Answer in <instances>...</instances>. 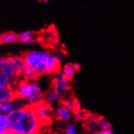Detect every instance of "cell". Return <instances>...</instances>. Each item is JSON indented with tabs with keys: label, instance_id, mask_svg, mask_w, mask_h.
Returning a JSON list of instances; mask_svg holds the SVG:
<instances>
[{
	"label": "cell",
	"instance_id": "obj_15",
	"mask_svg": "<svg viewBox=\"0 0 134 134\" xmlns=\"http://www.w3.org/2000/svg\"><path fill=\"white\" fill-rule=\"evenodd\" d=\"M39 77V76L34 72V70H32L29 68H25V69L24 70V72L21 75V78L24 80L27 81H36L37 79Z\"/></svg>",
	"mask_w": 134,
	"mask_h": 134
},
{
	"label": "cell",
	"instance_id": "obj_14",
	"mask_svg": "<svg viewBox=\"0 0 134 134\" xmlns=\"http://www.w3.org/2000/svg\"><path fill=\"white\" fill-rule=\"evenodd\" d=\"M17 107H18V106L15 101L1 104L0 105V114L9 115L11 112H12L14 110L16 109Z\"/></svg>",
	"mask_w": 134,
	"mask_h": 134
},
{
	"label": "cell",
	"instance_id": "obj_3",
	"mask_svg": "<svg viewBox=\"0 0 134 134\" xmlns=\"http://www.w3.org/2000/svg\"><path fill=\"white\" fill-rule=\"evenodd\" d=\"M14 89L16 98L25 101L28 105L34 106L44 99L45 92L36 81L20 79L14 86Z\"/></svg>",
	"mask_w": 134,
	"mask_h": 134
},
{
	"label": "cell",
	"instance_id": "obj_22",
	"mask_svg": "<svg viewBox=\"0 0 134 134\" xmlns=\"http://www.w3.org/2000/svg\"><path fill=\"white\" fill-rule=\"evenodd\" d=\"M83 111L82 110V105L80 102H79L77 99L75 100V107H74V111H73V114L76 113V112H79V111Z\"/></svg>",
	"mask_w": 134,
	"mask_h": 134
},
{
	"label": "cell",
	"instance_id": "obj_1",
	"mask_svg": "<svg viewBox=\"0 0 134 134\" xmlns=\"http://www.w3.org/2000/svg\"><path fill=\"white\" fill-rule=\"evenodd\" d=\"M7 116L9 129L14 134H38L43 127L34 107L30 105L17 107Z\"/></svg>",
	"mask_w": 134,
	"mask_h": 134
},
{
	"label": "cell",
	"instance_id": "obj_24",
	"mask_svg": "<svg viewBox=\"0 0 134 134\" xmlns=\"http://www.w3.org/2000/svg\"><path fill=\"white\" fill-rule=\"evenodd\" d=\"M73 66H74L75 69L76 70V72H78V71H80L81 66H80V64H78V63H73Z\"/></svg>",
	"mask_w": 134,
	"mask_h": 134
},
{
	"label": "cell",
	"instance_id": "obj_9",
	"mask_svg": "<svg viewBox=\"0 0 134 134\" xmlns=\"http://www.w3.org/2000/svg\"><path fill=\"white\" fill-rule=\"evenodd\" d=\"M16 94L13 86L0 87V105L15 100Z\"/></svg>",
	"mask_w": 134,
	"mask_h": 134
},
{
	"label": "cell",
	"instance_id": "obj_23",
	"mask_svg": "<svg viewBox=\"0 0 134 134\" xmlns=\"http://www.w3.org/2000/svg\"><path fill=\"white\" fill-rule=\"evenodd\" d=\"M96 134H114L111 129H105V130H100L96 132Z\"/></svg>",
	"mask_w": 134,
	"mask_h": 134
},
{
	"label": "cell",
	"instance_id": "obj_12",
	"mask_svg": "<svg viewBox=\"0 0 134 134\" xmlns=\"http://www.w3.org/2000/svg\"><path fill=\"white\" fill-rule=\"evenodd\" d=\"M18 42V34L14 32H7L2 34L1 43L3 44H13Z\"/></svg>",
	"mask_w": 134,
	"mask_h": 134
},
{
	"label": "cell",
	"instance_id": "obj_11",
	"mask_svg": "<svg viewBox=\"0 0 134 134\" xmlns=\"http://www.w3.org/2000/svg\"><path fill=\"white\" fill-rule=\"evenodd\" d=\"M38 36L33 31L26 30L18 34V42L24 45H33L38 41Z\"/></svg>",
	"mask_w": 134,
	"mask_h": 134
},
{
	"label": "cell",
	"instance_id": "obj_4",
	"mask_svg": "<svg viewBox=\"0 0 134 134\" xmlns=\"http://www.w3.org/2000/svg\"><path fill=\"white\" fill-rule=\"evenodd\" d=\"M20 79L15 75L10 65L8 57L0 58V87L15 85Z\"/></svg>",
	"mask_w": 134,
	"mask_h": 134
},
{
	"label": "cell",
	"instance_id": "obj_8",
	"mask_svg": "<svg viewBox=\"0 0 134 134\" xmlns=\"http://www.w3.org/2000/svg\"><path fill=\"white\" fill-rule=\"evenodd\" d=\"M72 115L73 113L68 111L67 108H65L61 104V102L56 107H54V109H53V116L58 120L64 122L69 121L72 119Z\"/></svg>",
	"mask_w": 134,
	"mask_h": 134
},
{
	"label": "cell",
	"instance_id": "obj_2",
	"mask_svg": "<svg viewBox=\"0 0 134 134\" xmlns=\"http://www.w3.org/2000/svg\"><path fill=\"white\" fill-rule=\"evenodd\" d=\"M27 68H29L40 76L55 75L59 72L61 62L55 59L53 52L45 49H33L23 54Z\"/></svg>",
	"mask_w": 134,
	"mask_h": 134
},
{
	"label": "cell",
	"instance_id": "obj_29",
	"mask_svg": "<svg viewBox=\"0 0 134 134\" xmlns=\"http://www.w3.org/2000/svg\"><path fill=\"white\" fill-rule=\"evenodd\" d=\"M38 134H40V133H38Z\"/></svg>",
	"mask_w": 134,
	"mask_h": 134
},
{
	"label": "cell",
	"instance_id": "obj_6",
	"mask_svg": "<svg viewBox=\"0 0 134 134\" xmlns=\"http://www.w3.org/2000/svg\"><path fill=\"white\" fill-rule=\"evenodd\" d=\"M51 87L56 92L64 95L71 88V80L67 78L61 72L54 76L51 81Z\"/></svg>",
	"mask_w": 134,
	"mask_h": 134
},
{
	"label": "cell",
	"instance_id": "obj_25",
	"mask_svg": "<svg viewBox=\"0 0 134 134\" xmlns=\"http://www.w3.org/2000/svg\"><path fill=\"white\" fill-rule=\"evenodd\" d=\"M3 134H14V132H12L10 129H8V130H7L6 132H4Z\"/></svg>",
	"mask_w": 134,
	"mask_h": 134
},
{
	"label": "cell",
	"instance_id": "obj_20",
	"mask_svg": "<svg viewBox=\"0 0 134 134\" xmlns=\"http://www.w3.org/2000/svg\"><path fill=\"white\" fill-rule=\"evenodd\" d=\"M64 134H80V132L74 123H69L65 128Z\"/></svg>",
	"mask_w": 134,
	"mask_h": 134
},
{
	"label": "cell",
	"instance_id": "obj_10",
	"mask_svg": "<svg viewBox=\"0 0 134 134\" xmlns=\"http://www.w3.org/2000/svg\"><path fill=\"white\" fill-rule=\"evenodd\" d=\"M62 97H63V95H61L60 93H59L58 92H56L55 90L51 88V90H47L45 93L43 101L46 104L51 106V107H56L62 102V100H63Z\"/></svg>",
	"mask_w": 134,
	"mask_h": 134
},
{
	"label": "cell",
	"instance_id": "obj_28",
	"mask_svg": "<svg viewBox=\"0 0 134 134\" xmlns=\"http://www.w3.org/2000/svg\"><path fill=\"white\" fill-rule=\"evenodd\" d=\"M1 57H2V56H1V54H0V58H1Z\"/></svg>",
	"mask_w": 134,
	"mask_h": 134
},
{
	"label": "cell",
	"instance_id": "obj_13",
	"mask_svg": "<svg viewBox=\"0 0 134 134\" xmlns=\"http://www.w3.org/2000/svg\"><path fill=\"white\" fill-rule=\"evenodd\" d=\"M61 72L67 78H68L69 80H72V79L74 78V76L77 72L73 66V64H70L69 63V64H66L64 65V67L62 68Z\"/></svg>",
	"mask_w": 134,
	"mask_h": 134
},
{
	"label": "cell",
	"instance_id": "obj_21",
	"mask_svg": "<svg viewBox=\"0 0 134 134\" xmlns=\"http://www.w3.org/2000/svg\"><path fill=\"white\" fill-rule=\"evenodd\" d=\"M75 119L77 120V121H81L85 119V113L84 112V111H79V112H76L73 114Z\"/></svg>",
	"mask_w": 134,
	"mask_h": 134
},
{
	"label": "cell",
	"instance_id": "obj_26",
	"mask_svg": "<svg viewBox=\"0 0 134 134\" xmlns=\"http://www.w3.org/2000/svg\"><path fill=\"white\" fill-rule=\"evenodd\" d=\"M87 134H96V132H94L93 131H90V132H89Z\"/></svg>",
	"mask_w": 134,
	"mask_h": 134
},
{
	"label": "cell",
	"instance_id": "obj_18",
	"mask_svg": "<svg viewBox=\"0 0 134 134\" xmlns=\"http://www.w3.org/2000/svg\"><path fill=\"white\" fill-rule=\"evenodd\" d=\"M75 98H67L63 99L61 102V104L64 106L65 108H67L68 111H70L71 112L74 111V107H75Z\"/></svg>",
	"mask_w": 134,
	"mask_h": 134
},
{
	"label": "cell",
	"instance_id": "obj_16",
	"mask_svg": "<svg viewBox=\"0 0 134 134\" xmlns=\"http://www.w3.org/2000/svg\"><path fill=\"white\" fill-rule=\"evenodd\" d=\"M46 38L50 44L51 45H57L59 42V34L55 29H50L47 33Z\"/></svg>",
	"mask_w": 134,
	"mask_h": 134
},
{
	"label": "cell",
	"instance_id": "obj_7",
	"mask_svg": "<svg viewBox=\"0 0 134 134\" xmlns=\"http://www.w3.org/2000/svg\"><path fill=\"white\" fill-rule=\"evenodd\" d=\"M8 58H9L10 65L13 70L14 73L20 79L24 70L26 68V64H25V59H24L23 55L16 54V55H12Z\"/></svg>",
	"mask_w": 134,
	"mask_h": 134
},
{
	"label": "cell",
	"instance_id": "obj_5",
	"mask_svg": "<svg viewBox=\"0 0 134 134\" xmlns=\"http://www.w3.org/2000/svg\"><path fill=\"white\" fill-rule=\"evenodd\" d=\"M34 111L43 126L49 124L53 117V109L44 101L33 106Z\"/></svg>",
	"mask_w": 134,
	"mask_h": 134
},
{
	"label": "cell",
	"instance_id": "obj_19",
	"mask_svg": "<svg viewBox=\"0 0 134 134\" xmlns=\"http://www.w3.org/2000/svg\"><path fill=\"white\" fill-rule=\"evenodd\" d=\"M96 127L98 128V132L100 130H105V129H111V124L110 122L105 119H99L98 120L95 121Z\"/></svg>",
	"mask_w": 134,
	"mask_h": 134
},
{
	"label": "cell",
	"instance_id": "obj_27",
	"mask_svg": "<svg viewBox=\"0 0 134 134\" xmlns=\"http://www.w3.org/2000/svg\"><path fill=\"white\" fill-rule=\"evenodd\" d=\"M1 40H2V34H0V43H1Z\"/></svg>",
	"mask_w": 134,
	"mask_h": 134
},
{
	"label": "cell",
	"instance_id": "obj_17",
	"mask_svg": "<svg viewBox=\"0 0 134 134\" xmlns=\"http://www.w3.org/2000/svg\"><path fill=\"white\" fill-rule=\"evenodd\" d=\"M8 129V116H7V115L0 114V134H3Z\"/></svg>",
	"mask_w": 134,
	"mask_h": 134
}]
</instances>
